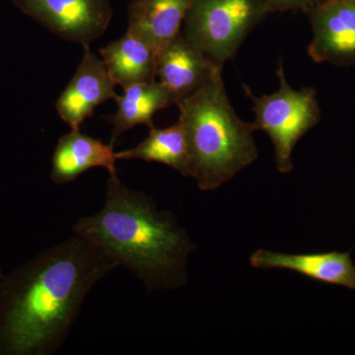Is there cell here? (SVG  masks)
Returning <instances> with one entry per match:
<instances>
[{"label":"cell","instance_id":"obj_1","mask_svg":"<svg viewBox=\"0 0 355 355\" xmlns=\"http://www.w3.org/2000/svg\"><path fill=\"white\" fill-rule=\"evenodd\" d=\"M118 265L74 234L0 279V355H51L64 345L89 292Z\"/></svg>","mask_w":355,"mask_h":355},{"label":"cell","instance_id":"obj_2","mask_svg":"<svg viewBox=\"0 0 355 355\" xmlns=\"http://www.w3.org/2000/svg\"><path fill=\"white\" fill-rule=\"evenodd\" d=\"M74 234L139 277L148 293L187 284V261L196 249L188 233L153 198L110 175L99 211L78 219Z\"/></svg>","mask_w":355,"mask_h":355},{"label":"cell","instance_id":"obj_3","mask_svg":"<svg viewBox=\"0 0 355 355\" xmlns=\"http://www.w3.org/2000/svg\"><path fill=\"white\" fill-rule=\"evenodd\" d=\"M177 106L190 148L191 178L200 190H216L258 159L257 128L236 114L222 70Z\"/></svg>","mask_w":355,"mask_h":355},{"label":"cell","instance_id":"obj_4","mask_svg":"<svg viewBox=\"0 0 355 355\" xmlns=\"http://www.w3.org/2000/svg\"><path fill=\"white\" fill-rule=\"evenodd\" d=\"M277 73L280 86L272 94L258 97L246 84H243V89L254 103V127L272 139L277 171L287 174L294 169L292 153L296 144L319 123L321 109L316 89L295 90L289 86L282 62Z\"/></svg>","mask_w":355,"mask_h":355},{"label":"cell","instance_id":"obj_5","mask_svg":"<svg viewBox=\"0 0 355 355\" xmlns=\"http://www.w3.org/2000/svg\"><path fill=\"white\" fill-rule=\"evenodd\" d=\"M270 13L265 0H193L182 34L223 67Z\"/></svg>","mask_w":355,"mask_h":355},{"label":"cell","instance_id":"obj_6","mask_svg":"<svg viewBox=\"0 0 355 355\" xmlns=\"http://www.w3.org/2000/svg\"><path fill=\"white\" fill-rule=\"evenodd\" d=\"M14 6L65 41L88 46L108 29L111 0H11Z\"/></svg>","mask_w":355,"mask_h":355},{"label":"cell","instance_id":"obj_7","mask_svg":"<svg viewBox=\"0 0 355 355\" xmlns=\"http://www.w3.org/2000/svg\"><path fill=\"white\" fill-rule=\"evenodd\" d=\"M303 12L313 31L309 57L317 64L355 67V0H321Z\"/></svg>","mask_w":355,"mask_h":355},{"label":"cell","instance_id":"obj_8","mask_svg":"<svg viewBox=\"0 0 355 355\" xmlns=\"http://www.w3.org/2000/svg\"><path fill=\"white\" fill-rule=\"evenodd\" d=\"M83 48V58L76 73L55 103L58 116L71 130H79L99 105L116 97V84L104 60L90 51L89 44Z\"/></svg>","mask_w":355,"mask_h":355},{"label":"cell","instance_id":"obj_9","mask_svg":"<svg viewBox=\"0 0 355 355\" xmlns=\"http://www.w3.org/2000/svg\"><path fill=\"white\" fill-rule=\"evenodd\" d=\"M222 67L184 38L182 33L156 53V77L169 91L175 105L195 94L221 71Z\"/></svg>","mask_w":355,"mask_h":355},{"label":"cell","instance_id":"obj_10","mask_svg":"<svg viewBox=\"0 0 355 355\" xmlns=\"http://www.w3.org/2000/svg\"><path fill=\"white\" fill-rule=\"evenodd\" d=\"M250 265L261 270H288L318 282L355 291V266L349 252L286 254L259 249L250 258Z\"/></svg>","mask_w":355,"mask_h":355},{"label":"cell","instance_id":"obj_11","mask_svg":"<svg viewBox=\"0 0 355 355\" xmlns=\"http://www.w3.org/2000/svg\"><path fill=\"white\" fill-rule=\"evenodd\" d=\"M114 147L79 130L62 135L51 159V181L57 184H69L96 167L105 168L109 175H116L118 159Z\"/></svg>","mask_w":355,"mask_h":355},{"label":"cell","instance_id":"obj_12","mask_svg":"<svg viewBox=\"0 0 355 355\" xmlns=\"http://www.w3.org/2000/svg\"><path fill=\"white\" fill-rule=\"evenodd\" d=\"M193 0H132L128 7V32L156 51L181 34Z\"/></svg>","mask_w":355,"mask_h":355},{"label":"cell","instance_id":"obj_13","mask_svg":"<svg viewBox=\"0 0 355 355\" xmlns=\"http://www.w3.org/2000/svg\"><path fill=\"white\" fill-rule=\"evenodd\" d=\"M114 83L125 88L156 80V51L130 32L99 50Z\"/></svg>","mask_w":355,"mask_h":355},{"label":"cell","instance_id":"obj_14","mask_svg":"<svg viewBox=\"0 0 355 355\" xmlns=\"http://www.w3.org/2000/svg\"><path fill=\"white\" fill-rule=\"evenodd\" d=\"M116 111L110 118L113 130L111 142L114 146L116 140L130 128L139 125L153 128V116L160 110L175 105L172 95L159 81L137 83L123 88V94L114 98Z\"/></svg>","mask_w":355,"mask_h":355},{"label":"cell","instance_id":"obj_15","mask_svg":"<svg viewBox=\"0 0 355 355\" xmlns=\"http://www.w3.org/2000/svg\"><path fill=\"white\" fill-rule=\"evenodd\" d=\"M118 160H142L169 166L184 177L191 178V159L183 125L149 128L148 137L127 150L116 153Z\"/></svg>","mask_w":355,"mask_h":355},{"label":"cell","instance_id":"obj_16","mask_svg":"<svg viewBox=\"0 0 355 355\" xmlns=\"http://www.w3.org/2000/svg\"><path fill=\"white\" fill-rule=\"evenodd\" d=\"M320 1L321 0H265L270 13L303 11Z\"/></svg>","mask_w":355,"mask_h":355},{"label":"cell","instance_id":"obj_17","mask_svg":"<svg viewBox=\"0 0 355 355\" xmlns=\"http://www.w3.org/2000/svg\"><path fill=\"white\" fill-rule=\"evenodd\" d=\"M4 277L3 272H2L1 265H0V279H1L2 277Z\"/></svg>","mask_w":355,"mask_h":355}]
</instances>
